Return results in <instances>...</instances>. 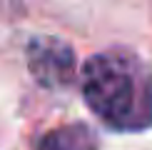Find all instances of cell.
Masks as SVG:
<instances>
[{"label":"cell","mask_w":152,"mask_h":150,"mask_svg":"<svg viewBox=\"0 0 152 150\" xmlns=\"http://www.w3.org/2000/svg\"><path fill=\"white\" fill-rule=\"evenodd\" d=\"M82 98L107 128H152V68L127 48L95 53L82 65Z\"/></svg>","instance_id":"cell-1"},{"label":"cell","mask_w":152,"mask_h":150,"mask_svg":"<svg viewBox=\"0 0 152 150\" xmlns=\"http://www.w3.org/2000/svg\"><path fill=\"white\" fill-rule=\"evenodd\" d=\"M25 55L30 75L42 88H67L75 80V50L60 38H33Z\"/></svg>","instance_id":"cell-2"},{"label":"cell","mask_w":152,"mask_h":150,"mask_svg":"<svg viewBox=\"0 0 152 150\" xmlns=\"http://www.w3.org/2000/svg\"><path fill=\"white\" fill-rule=\"evenodd\" d=\"M97 135L85 123H70L50 130L37 140L35 150H97Z\"/></svg>","instance_id":"cell-3"}]
</instances>
